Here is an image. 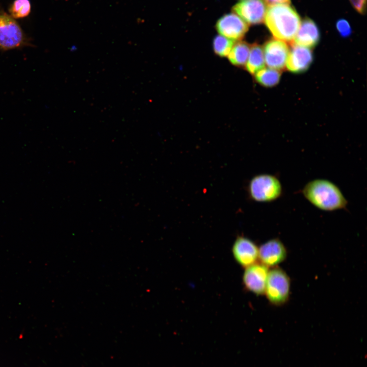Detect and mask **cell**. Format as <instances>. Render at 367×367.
<instances>
[{"label":"cell","instance_id":"cell-1","mask_svg":"<svg viewBox=\"0 0 367 367\" xmlns=\"http://www.w3.org/2000/svg\"><path fill=\"white\" fill-rule=\"evenodd\" d=\"M264 20L275 39L287 42L294 39L301 23L295 9L287 4L269 6Z\"/></svg>","mask_w":367,"mask_h":367},{"label":"cell","instance_id":"cell-2","mask_svg":"<svg viewBox=\"0 0 367 367\" xmlns=\"http://www.w3.org/2000/svg\"><path fill=\"white\" fill-rule=\"evenodd\" d=\"M304 197L316 207L325 211L344 208L348 202L339 188L324 179L309 181L302 190Z\"/></svg>","mask_w":367,"mask_h":367},{"label":"cell","instance_id":"cell-3","mask_svg":"<svg viewBox=\"0 0 367 367\" xmlns=\"http://www.w3.org/2000/svg\"><path fill=\"white\" fill-rule=\"evenodd\" d=\"M248 192L250 198L257 202H268L279 198L282 192L279 180L275 176L261 174L250 181Z\"/></svg>","mask_w":367,"mask_h":367},{"label":"cell","instance_id":"cell-4","mask_svg":"<svg viewBox=\"0 0 367 367\" xmlns=\"http://www.w3.org/2000/svg\"><path fill=\"white\" fill-rule=\"evenodd\" d=\"M290 292V280L282 269L275 268L269 271L265 293L270 303L280 305L288 300Z\"/></svg>","mask_w":367,"mask_h":367},{"label":"cell","instance_id":"cell-5","mask_svg":"<svg viewBox=\"0 0 367 367\" xmlns=\"http://www.w3.org/2000/svg\"><path fill=\"white\" fill-rule=\"evenodd\" d=\"M23 40L18 23L7 14L0 12V48L5 50L18 47Z\"/></svg>","mask_w":367,"mask_h":367},{"label":"cell","instance_id":"cell-6","mask_svg":"<svg viewBox=\"0 0 367 367\" xmlns=\"http://www.w3.org/2000/svg\"><path fill=\"white\" fill-rule=\"evenodd\" d=\"M232 11L248 24H257L264 20L267 8L263 0H242Z\"/></svg>","mask_w":367,"mask_h":367},{"label":"cell","instance_id":"cell-7","mask_svg":"<svg viewBox=\"0 0 367 367\" xmlns=\"http://www.w3.org/2000/svg\"><path fill=\"white\" fill-rule=\"evenodd\" d=\"M263 51L265 62L269 68L277 70L284 68L290 51L284 41L271 39L266 42Z\"/></svg>","mask_w":367,"mask_h":367},{"label":"cell","instance_id":"cell-8","mask_svg":"<svg viewBox=\"0 0 367 367\" xmlns=\"http://www.w3.org/2000/svg\"><path fill=\"white\" fill-rule=\"evenodd\" d=\"M216 29L220 34L232 40L241 39L248 30V24L234 13L221 17L217 22Z\"/></svg>","mask_w":367,"mask_h":367},{"label":"cell","instance_id":"cell-9","mask_svg":"<svg viewBox=\"0 0 367 367\" xmlns=\"http://www.w3.org/2000/svg\"><path fill=\"white\" fill-rule=\"evenodd\" d=\"M269 271L268 267L261 263L246 267L243 276L246 288L257 295L264 294Z\"/></svg>","mask_w":367,"mask_h":367},{"label":"cell","instance_id":"cell-10","mask_svg":"<svg viewBox=\"0 0 367 367\" xmlns=\"http://www.w3.org/2000/svg\"><path fill=\"white\" fill-rule=\"evenodd\" d=\"M286 254L284 245L278 239L270 240L258 248V258L268 267L276 266L284 261Z\"/></svg>","mask_w":367,"mask_h":367},{"label":"cell","instance_id":"cell-11","mask_svg":"<svg viewBox=\"0 0 367 367\" xmlns=\"http://www.w3.org/2000/svg\"><path fill=\"white\" fill-rule=\"evenodd\" d=\"M232 253L236 261L246 268L256 263L258 258V248L249 239L239 237L233 243Z\"/></svg>","mask_w":367,"mask_h":367},{"label":"cell","instance_id":"cell-12","mask_svg":"<svg viewBox=\"0 0 367 367\" xmlns=\"http://www.w3.org/2000/svg\"><path fill=\"white\" fill-rule=\"evenodd\" d=\"M313 56L309 48L293 44L286 62V68L294 73L305 71L312 63Z\"/></svg>","mask_w":367,"mask_h":367},{"label":"cell","instance_id":"cell-13","mask_svg":"<svg viewBox=\"0 0 367 367\" xmlns=\"http://www.w3.org/2000/svg\"><path fill=\"white\" fill-rule=\"evenodd\" d=\"M320 38V32L316 23L311 19L305 17L300 23L294 41L297 45L310 48L316 45Z\"/></svg>","mask_w":367,"mask_h":367},{"label":"cell","instance_id":"cell-14","mask_svg":"<svg viewBox=\"0 0 367 367\" xmlns=\"http://www.w3.org/2000/svg\"><path fill=\"white\" fill-rule=\"evenodd\" d=\"M265 63L263 48L257 44H253L246 64V69L250 73L255 74L265 67Z\"/></svg>","mask_w":367,"mask_h":367},{"label":"cell","instance_id":"cell-15","mask_svg":"<svg viewBox=\"0 0 367 367\" xmlns=\"http://www.w3.org/2000/svg\"><path fill=\"white\" fill-rule=\"evenodd\" d=\"M250 47L245 42L239 41L234 44L229 54L228 59L233 65H246L250 52Z\"/></svg>","mask_w":367,"mask_h":367},{"label":"cell","instance_id":"cell-16","mask_svg":"<svg viewBox=\"0 0 367 367\" xmlns=\"http://www.w3.org/2000/svg\"><path fill=\"white\" fill-rule=\"evenodd\" d=\"M280 76L279 70L270 68H264L255 73L257 82L261 85L268 87L276 85L280 81Z\"/></svg>","mask_w":367,"mask_h":367},{"label":"cell","instance_id":"cell-17","mask_svg":"<svg viewBox=\"0 0 367 367\" xmlns=\"http://www.w3.org/2000/svg\"><path fill=\"white\" fill-rule=\"evenodd\" d=\"M234 44V40L222 35H218L213 41L214 50L218 56L222 57H226L229 54Z\"/></svg>","mask_w":367,"mask_h":367},{"label":"cell","instance_id":"cell-18","mask_svg":"<svg viewBox=\"0 0 367 367\" xmlns=\"http://www.w3.org/2000/svg\"><path fill=\"white\" fill-rule=\"evenodd\" d=\"M11 17L20 18L27 16L31 11L29 0H15L10 8Z\"/></svg>","mask_w":367,"mask_h":367},{"label":"cell","instance_id":"cell-19","mask_svg":"<svg viewBox=\"0 0 367 367\" xmlns=\"http://www.w3.org/2000/svg\"><path fill=\"white\" fill-rule=\"evenodd\" d=\"M336 28L338 32L342 37H348L351 34L352 30L350 24L345 19H338L336 23Z\"/></svg>","mask_w":367,"mask_h":367},{"label":"cell","instance_id":"cell-20","mask_svg":"<svg viewBox=\"0 0 367 367\" xmlns=\"http://www.w3.org/2000/svg\"><path fill=\"white\" fill-rule=\"evenodd\" d=\"M353 8L359 13L363 14L366 8V0H350Z\"/></svg>","mask_w":367,"mask_h":367},{"label":"cell","instance_id":"cell-21","mask_svg":"<svg viewBox=\"0 0 367 367\" xmlns=\"http://www.w3.org/2000/svg\"><path fill=\"white\" fill-rule=\"evenodd\" d=\"M263 1L269 6L279 4L290 5L291 3V0H263Z\"/></svg>","mask_w":367,"mask_h":367}]
</instances>
